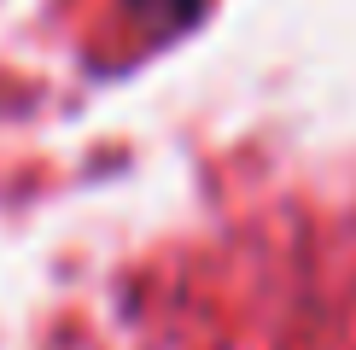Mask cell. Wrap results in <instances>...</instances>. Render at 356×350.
<instances>
[{
    "label": "cell",
    "instance_id": "obj_1",
    "mask_svg": "<svg viewBox=\"0 0 356 350\" xmlns=\"http://www.w3.org/2000/svg\"><path fill=\"white\" fill-rule=\"evenodd\" d=\"M129 6H135V12H140L146 24L170 29V24H181V18H193V12H199V0H129Z\"/></svg>",
    "mask_w": 356,
    "mask_h": 350
}]
</instances>
